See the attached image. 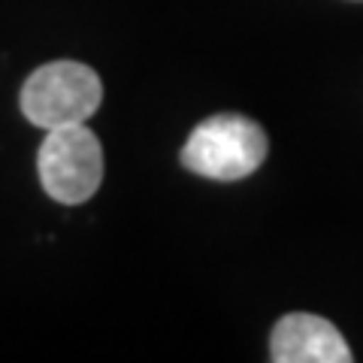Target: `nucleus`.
I'll use <instances>...</instances> for the list:
<instances>
[{"mask_svg":"<svg viewBox=\"0 0 363 363\" xmlns=\"http://www.w3.org/2000/svg\"><path fill=\"white\" fill-rule=\"evenodd\" d=\"M267 133L257 121L221 112L200 121L182 145V167L212 182H240L267 157Z\"/></svg>","mask_w":363,"mask_h":363,"instance_id":"nucleus-1","label":"nucleus"},{"mask_svg":"<svg viewBox=\"0 0 363 363\" xmlns=\"http://www.w3.org/2000/svg\"><path fill=\"white\" fill-rule=\"evenodd\" d=\"M104 100V85L79 61H52L33 70L21 85V112L43 130L85 124Z\"/></svg>","mask_w":363,"mask_h":363,"instance_id":"nucleus-2","label":"nucleus"},{"mask_svg":"<svg viewBox=\"0 0 363 363\" xmlns=\"http://www.w3.org/2000/svg\"><path fill=\"white\" fill-rule=\"evenodd\" d=\"M45 194L64 206H79L97 194L104 182V149L85 124H67L45 133L37 155Z\"/></svg>","mask_w":363,"mask_h":363,"instance_id":"nucleus-3","label":"nucleus"},{"mask_svg":"<svg viewBox=\"0 0 363 363\" xmlns=\"http://www.w3.org/2000/svg\"><path fill=\"white\" fill-rule=\"evenodd\" d=\"M269 360L276 363H348L351 348L345 336L327 321L309 312L285 315L272 327Z\"/></svg>","mask_w":363,"mask_h":363,"instance_id":"nucleus-4","label":"nucleus"}]
</instances>
